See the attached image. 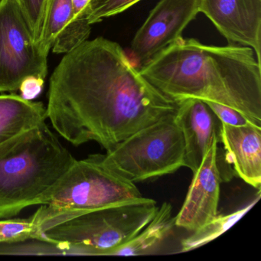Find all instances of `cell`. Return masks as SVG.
<instances>
[{
	"label": "cell",
	"mask_w": 261,
	"mask_h": 261,
	"mask_svg": "<svg viewBox=\"0 0 261 261\" xmlns=\"http://www.w3.org/2000/svg\"><path fill=\"white\" fill-rule=\"evenodd\" d=\"M49 0H22L21 7L31 29L35 42L40 39Z\"/></svg>",
	"instance_id": "cell-19"
},
{
	"label": "cell",
	"mask_w": 261,
	"mask_h": 261,
	"mask_svg": "<svg viewBox=\"0 0 261 261\" xmlns=\"http://www.w3.org/2000/svg\"><path fill=\"white\" fill-rule=\"evenodd\" d=\"M28 240L46 243L40 227L33 217L0 220V244L22 242Z\"/></svg>",
	"instance_id": "cell-17"
},
{
	"label": "cell",
	"mask_w": 261,
	"mask_h": 261,
	"mask_svg": "<svg viewBox=\"0 0 261 261\" xmlns=\"http://www.w3.org/2000/svg\"><path fill=\"white\" fill-rule=\"evenodd\" d=\"M198 13V0H160L133 39L129 50L135 66L140 69L181 38Z\"/></svg>",
	"instance_id": "cell-8"
},
{
	"label": "cell",
	"mask_w": 261,
	"mask_h": 261,
	"mask_svg": "<svg viewBox=\"0 0 261 261\" xmlns=\"http://www.w3.org/2000/svg\"><path fill=\"white\" fill-rule=\"evenodd\" d=\"M87 41L74 25L71 0H49L37 45L48 56L51 48L57 54L69 53Z\"/></svg>",
	"instance_id": "cell-13"
},
{
	"label": "cell",
	"mask_w": 261,
	"mask_h": 261,
	"mask_svg": "<svg viewBox=\"0 0 261 261\" xmlns=\"http://www.w3.org/2000/svg\"><path fill=\"white\" fill-rule=\"evenodd\" d=\"M175 113L142 128L112 150L101 154L103 164L134 183L159 178L185 167L184 138Z\"/></svg>",
	"instance_id": "cell-6"
},
{
	"label": "cell",
	"mask_w": 261,
	"mask_h": 261,
	"mask_svg": "<svg viewBox=\"0 0 261 261\" xmlns=\"http://www.w3.org/2000/svg\"><path fill=\"white\" fill-rule=\"evenodd\" d=\"M178 105L141 74L120 45L100 37L65 54L51 74L46 108L67 141L76 146L97 142L110 152Z\"/></svg>",
	"instance_id": "cell-1"
},
{
	"label": "cell",
	"mask_w": 261,
	"mask_h": 261,
	"mask_svg": "<svg viewBox=\"0 0 261 261\" xmlns=\"http://www.w3.org/2000/svg\"><path fill=\"white\" fill-rule=\"evenodd\" d=\"M175 119L185 143V167L196 172L215 139H221V123L199 99L179 100Z\"/></svg>",
	"instance_id": "cell-11"
},
{
	"label": "cell",
	"mask_w": 261,
	"mask_h": 261,
	"mask_svg": "<svg viewBox=\"0 0 261 261\" xmlns=\"http://www.w3.org/2000/svg\"><path fill=\"white\" fill-rule=\"evenodd\" d=\"M47 58L35 42L18 0L0 3V92L19 91L29 77L45 80Z\"/></svg>",
	"instance_id": "cell-7"
},
{
	"label": "cell",
	"mask_w": 261,
	"mask_h": 261,
	"mask_svg": "<svg viewBox=\"0 0 261 261\" xmlns=\"http://www.w3.org/2000/svg\"><path fill=\"white\" fill-rule=\"evenodd\" d=\"M47 118V108L42 102L25 100L16 94L0 95V144Z\"/></svg>",
	"instance_id": "cell-14"
},
{
	"label": "cell",
	"mask_w": 261,
	"mask_h": 261,
	"mask_svg": "<svg viewBox=\"0 0 261 261\" xmlns=\"http://www.w3.org/2000/svg\"><path fill=\"white\" fill-rule=\"evenodd\" d=\"M204 103L215 113L221 123L234 126H246L249 124L256 125L242 113L230 107L216 102L204 101Z\"/></svg>",
	"instance_id": "cell-20"
},
{
	"label": "cell",
	"mask_w": 261,
	"mask_h": 261,
	"mask_svg": "<svg viewBox=\"0 0 261 261\" xmlns=\"http://www.w3.org/2000/svg\"><path fill=\"white\" fill-rule=\"evenodd\" d=\"M260 198V192L253 201L243 208L227 215H217L213 219L193 231L191 236L181 241V252H188L198 248L215 240L227 231L237 221H239Z\"/></svg>",
	"instance_id": "cell-16"
},
{
	"label": "cell",
	"mask_w": 261,
	"mask_h": 261,
	"mask_svg": "<svg viewBox=\"0 0 261 261\" xmlns=\"http://www.w3.org/2000/svg\"><path fill=\"white\" fill-rule=\"evenodd\" d=\"M141 0H90L88 22L91 25L126 11Z\"/></svg>",
	"instance_id": "cell-18"
},
{
	"label": "cell",
	"mask_w": 261,
	"mask_h": 261,
	"mask_svg": "<svg viewBox=\"0 0 261 261\" xmlns=\"http://www.w3.org/2000/svg\"><path fill=\"white\" fill-rule=\"evenodd\" d=\"M165 95L240 111L261 127V65L250 47L212 46L180 38L140 68Z\"/></svg>",
	"instance_id": "cell-2"
},
{
	"label": "cell",
	"mask_w": 261,
	"mask_h": 261,
	"mask_svg": "<svg viewBox=\"0 0 261 261\" xmlns=\"http://www.w3.org/2000/svg\"><path fill=\"white\" fill-rule=\"evenodd\" d=\"M44 85L45 80L40 77H27L22 82L19 88L21 97L25 100H33L42 92Z\"/></svg>",
	"instance_id": "cell-22"
},
{
	"label": "cell",
	"mask_w": 261,
	"mask_h": 261,
	"mask_svg": "<svg viewBox=\"0 0 261 261\" xmlns=\"http://www.w3.org/2000/svg\"><path fill=\"white\" fill-rule=\"evenodd\" d=\"M175 226L172 207L165 202L158 207L153 218L129 242L116 249L111 256H139L148 254L160 245Z\"/></svg>",
	"instance_id": "cell-15"
},
{
	"label": "cell",
	"mask_w": 261,
	"mask_h": 261,
	"mask_svg": "<svg viewBox=\"0 0 261 261\" xmlns=\"http://www.w3.org/2000/svg\"><path fill=\"white\" fill-rule=\"evenodd\" d=\"M220 140L215 139L201 164L193 173L184 203L175 217V226L195 231L218 215L223 179L220 166Z\"/></svg>",
	"instance_id": "cell-9"
},
{
	"label": "cell",
	"mask_w": 261,
	"mask_h": 261,
	"mask_svg": "<svg viewBox=\"0 0 261 261\" xmlns=\"http://www.w3.org/2000/svg\"><path fill=\"white\" fill-rule=\"evenodd\" d=\"M198 7L229 42L250 47L261 63V0H198Z\"/></svg>",
	"instance_id": "cell-10"
},
{
	"label": "cell",
	"mask_w": 261,
	"mask_h": 261,
	"mask_svg": "<svg viewBox=\"0 0 261 261\" xmlns=\"http://www.w3.org/2000/svg\"><path fill=\"white\" fill-rule=\"evenodd\" d=\"M21 1H22V0H18V2L19 3V4H21ZM21 5V4H20Z\"/></svg>",
	"instance_id": "cell-23"
},
{
	"label": "cell",
	"mask_w": 261,
	"mask_h": 261,
	"mask_svg": "<svg viewBox=\"0 0 261 261\" xmlns=\"http://www.w3.org/2000/svg\"><path fill=\"white\" fill-rule=\"evenodd\" d=\"M75 161L45 122L0 144V218L39 205Z\"/></svg>",
	"instance_id": "cell-3"
},
{
	"label": "cell",
	"mask_w": 261,
	"mask_h": 261,
	"mask_svg": "<svg viewBox=\"0 0 261 261\" xmlns=\"http://www.w3.org/2000/svg\"><path fill=\"white\" fill-rule=\"evenodd\" d=\"M220 142L225 149L227 163L238 176L260 191L261 127L255 124L234 126L221 123Z\"/></svg>",
	"instance_id": "cell-12"
},
{
	"label": "cell",
	"mask_w": 261,
	"mask_h": 261,
	"mask_svg": "<svg viewBox=\"0 0 261 261\" xmlns=\"http://www.w3.org/2000/svg\"><path fill=\"white\" fill-rule=\"evenodd\" d=\"M1 1H2V0H0V3H1Z\"/></svg>",
	"instance_id": "cell-24"
},
{
	"label": "cell",
	"mask_w": 261,
	"mask_h": 261,
	"mask_svg": "<svg viewBox=\"0 0 261 261\" xmlns=\"http://www.w3.org/2000/svg\"><path fill=\"white\" fill-rule=\"evenodd\" d=\"M89 3L90 0H71L74 25L79 33L87 39L91 30V25L87 18Z\"/></svg>",
	"instance_id": "cell-21"
},
{
	"label": "cell",
	"mask_w": 261,
	"mask_h": 261,
	"mask_svg": "<svg viewBox=\"0 0 261 261\" xmlns=\"http://www.w3.org/2000/svg\"><path fill=\"white\" fill-rule=\"evenodd\" d=\"M152 198L110 206L61 221L43 231L47 244L84 255L111 256L132 240L158 209Z\"/></svg>",
	"instance_id": "cell-5"
},
{
	"label": "cell",
	"mask_w": 261,
	"mask_h": 261,
	"mask_svg": "<svg viewBox=\"0 0 261 261\" xmlns=\"http://www.w3.org/2000/svg\"><path fill=\"white\" fill-rule=\"evenodd\" d=\"M136 186L102 163L101 154L74 162L56 186L41 199L33 215L45 229L81 214L143 198ZM44 234V233H43Z\"/></svg>",
	"instance_id": "cell-4"
}]
</instances>
